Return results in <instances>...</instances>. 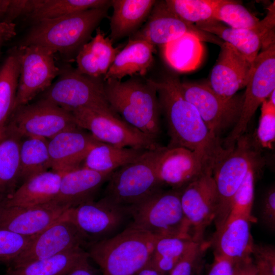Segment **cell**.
<instances>
[{
	"instance_id": "cell-3",
	"label": "cell",
	"mask_w": 275,
	"mask_h": 275,
	"mask_svg": "<svg viewBox=\"0 0 275 275\" xmlns=\"http://www.w3.org/2000/svg\"><path fill=\"white\" fill-rule=\"evenodd\" d=\"M157 238L128 225L123 231L87 247L102 275H135L150 260Z\"/></svg>"
},
{
	"instance_id": "cell-38",
	"label": "cell",
	"mask_w": 275,
	"mask_h": 275,
	"mask_svg": "<svg viewBox=\"0 0 275 275\" xmlns=\"http://www.w3.org/2000/svg\"><path fill=\"white\" fill-rule=\"evenodd\" d=\"M213 17L215 20L237 29L252 28L260 20L240 2L230 0H226L216 9Z\"/></svg>"
},
{
	"instance_id": "cell-19",
	"label": "cell",
	"mask_w": 275,
	"mask_h": 275,
	"mask_svg": "<svg viewBox=\"0 0 275 275\" xmlns=\"http://www.w3.org/2000/svg\"><path fill=\"white\" fill-rule=\"evenodd\" d=\"M210 166L197 152L181 147H162L156 166L162 185L181 189L201 176Z\"/></svg>"
},
{
	"instance_id": "cell-27",
	"label": "cell",
	"mask_w": 275,
	"mask_h": 275,
	"mask_svg": "<svg viewBox=\"0 0 275 275\" xmlns=\"http://www.w3.org/2000/svg\"><path fill=\"white\" fill-rule=\"evenodd\" d=\"M96 31L95 36L79 49L76 57V70L90 77L101 78L106 73L120 50L118 47L113 46L112 40L100 28Z\"/></svg>"
},
{
	"instance_id": "cell-49",
	"label": "cell",
	"mask_w": 275,
	"mask_h": 275,
	"mask_svg": "<svg viewBox=\"0 0 275 275\" xmlns=\"http://www.w3.org/2000/svg\"><path fill=\"white\" fill-rule=\"evenodd\" d=\"M135 275H163L160 273L153 265V264L149 261L139 271H138Z\"/></svg>"
},
{
	"instance_id": "cell-47",
	"label": "cell",
	"mask_w": 275,
	"mask_h": 275,
	"mask_svg": "<svg viewBox=\"0 0 275 275\" xmlns=\"http://www.w3.org/2000/svg\"><path fill=\"white\" fill-rule=\"evenodd\" d=\"M257 272L253 257L235 264L234 275H257Z\"/></svg>"
},
{
	"instance_id": "cell-36",
	"label": "cell",
	"mask_w": 275,
	"mask_h": 275,
	"mask_svg": "<svg viewBox=\"0 0 275 275\" xmlns=\"http://www.w3.org/2000/svg\"><path fill=\"white\" fill-rule=\"evenodd\" d=\"M226 0H167L169 9L180 18L190 23L215 20L216 9Z\"/></svg>"
},
{
	"instance_id": "cell-2",
	"label": "cell",
	"mask_w": 275,
	"mask_h": 275,
	"mask_svg": "<svg viewBox=\"0 0 275 275\" xmlns=\"http://www.w3.org/2000/svg\"><path fill=\"white\" fill-rule=\"evenodd\" d=\"M104 87L112 109L130 125L157 141L161 132V109L151 80H108L104 81Z\"/></svg>"
},
{
	"instance_id": "cell-22",
	"label": "cell",
	"mask_w": 275,
	"mask_h": 275,
	"mask_svg": "<svg viewBox=\"0 0 275 275\" xmlns=\"http://www.w3.org/2000/svg\"><path fill=\"white\" fill-rule=\"evenodd\" d=\"M99 142L80 128L58 133L48 140L51 170L64 174L81 167L89 151Z\"/></svg>"
},
{
	"instance_id": "cell-13",
	"label": "cell",
	"mask_w": 275,
	"mask_h": 275,
	"mask_svg": "<svg viewBox=\"0 0 275 275\" xmlns=\"http://www.w3.org/2000/svg\"><path fill=\"white\" fill-rule=\"evenodd\" d=\"M17 52L19 75L13 111L46 91L61 71L56 64L54 53L45 47L20 46Z\"/></svg>"
},
{
	"instance_id": "cell-40",
	"label": "cell",
	"mask_w": 275,
	"mask_h": 275,
	"mask_svg": "<svg viewBox=\"0 0 275 275\" xmlns=\"http://www.w3.org/2000/svg\"><path fill=\"white\" fill-rule=\"evenodd\" d=\"M198 243L200 242L189 237H167L157 238L152 256L179 261Z\"/></svg>"
},
{
	"instance_id": "cell-28",
	"label": "cell",
	"mask_w": 275,
	"mask_h": 275,
	"mask_svg": "<svg viewBox=\"0 0 275 275\" xmlns=\"http://www.w3.org/2000/svg\"><path fill=\"white\" fill-rule=\"evenodd\" d=\"M156 1L113 0L109 38L113 41L133 33L150 15Z\"/></svg>"
},
{
	"instance_id": "cell-46",
	"label": "cell",
	"mask_w": 275,
	"mask_h": 275,
	"mask_svg": "<svg viewBox=\"0 0 275 275\" xmlns=\"http://www.w3.org/2000/svg\"><path fill=\"white\" fill-rule=\"evenodd\" d=\"M64 275H97L89 262L88 253L81 258Z\"/></svg>"
},
{
	"instance_id": "cell-6",
	"label": "cell",
	"mask_w": 275,
	"mask_h": 275,
	"mask_svg": "<svg viewBox=\"0 0 275 275\" xmlns=\"http://www.w3.org/2000/svg\"><path fill=\"white\" fill-rule=\"evenodd\" d=\"M262 161L260 149L253 136L244 134L214 167L212 176L218 197L215 233L224 225L234 196L245 176L253 168L262 166Z\"/></svg>"
},
{
	"instance_id": "cell-18",
	"label": "cell",
	"mask_w": 275,
	"mask_h": 275,
	"mask_svg": "<svg viewBox=\"0 0 275 275\" xmlns=\"http://www.w3.org/2000/svg\"><path fill=\"white\" fill-rule=\"evenodd\" d=\"M187 34L196 36L203 42L220 46L224 42L216 36L180 18L169 9L165 1H156L147 23L133 37L144 39L154 46H162Z\"/></svg>"
},
{
	"instance_id": "cell-16",
	"label": "cell",
	"mask_w": 275,
	"mask_h": 275,
	"mask_svg": "<svg viewBox=\"0 0 275 275\" xmlns=\"http://www.w3.org/2000/svg\"><path fill=\"white\" fill-rule=\"evenodd\" d=\"M88 246L82 234L64 215L35 235L25 250L10 263V266H20L71 250L87 248Z\"/></svg>"
},
{
	"instance_id": "cell-42",
	"label": "cell",
	"mask_w": 275,
	"mask_h": 275,
	"mask_svg": "<svg viewBox=\"0 0 275 275\" xmlns=\"http://www.w3.org/2000/svg\"><path fill=\"white\" fill-rule=\"evenodd\" d=\"M210 242L198 243L179 261L168 275H194Z\"/></svg>"
},
{
	"instance_id": "cell-10",
	"label": "cell",
	"mask_w": 275,
	"mask_h": 275,
	"mask_svg": "<svg viewBox=\"0 0 275 275\" xmlns=\"http://www.w3.org/2000/svg\"><path fill=\"white\" fill-rule=\"evenodd\" d=\"M59 75L56 81L42 93L41 99L70 113L84 108H111L106 99L103 79L71 68L61 70Z\"/></svg>"
},
{
	"instance_id": "cell-37",
	"label": "cell",
	"mask_w": 275,
	"mask_h": 275,
	"mask_svg": "<svg viewBox=\"0 0 275 275\" xmlns=\"http://www.w3.org/2000/svg\"><path fill=\"white\" fill-rule=\"evenodd\" d=\"M260 167L258 166L253 168L245 176L234 196L225 224L237 218H245L251 223L257 222V219L252 215V210L254 199L255 178Z\"/></svg>"
},
{
	"instance_id": "cell-35",
	"label": "cell",
	"mask_w": 275,
	"mask_h": 275,
	"mask_svg": "<svg viewBox=\"0 0 275 275\" xmlns=\"http://www.w3.org/2000/svg\"><path fill=\"white\" fill-rule=\"evenodd\" d=\"M24 138L19 149L21 184L33 175L51 170L48 140Z\"/></svg>"
},
{
	"instance_id": "cell-45",
	"label": "cell",
	"mask_w": 275,
	"mask_h": 275,
	"mask_svg": "<svg viewBox=\"0 0 275 275\" xmlns=\"http://www.w3.org/2000/svg\"><path fill=\"white\" fill-rule=\"evenodd\" d=\"M235 264L230 260L214 254L213 262L206 275H234Z\"/></svg>"
},
{
	"instance_id": "cell-26",
	"label": "cell",
	"mask_w": 275,
	"mask_h": 275,
	"mask_svg": "<svg viewBox=\"0 0 275 275\" xmlns=\"http://www.w3.org/2000/svg\"><path fill=\"white\" fill-rule=\"evenodd\" d=\"M63 174L50 170L31 176L6 199L4 206H33L51 202L57 196Z\"/></svg>"
},
{
	"instance_id": "cell-29",
	"label": "cell",
	"mask_w": 275,
	"mask_h": 275,
	"mask_svg": "<svg viewBox=\"0 0 275 275\" xmlns=\"http://www.w3.org/2000/svg\"><path fill=\"white\" fill-rule=\"evenodd\" d=\"M22 139L7 127L0 137V203L21 184L19 149Z\"/></svg>"
},
{
	"instance_id": "cell-41",
	"label": "cell",
	"mask_w": 275,
	"mask_h": 275,
	"mask_svg": "<svg viewBox=\"0 0 275 275\" xmlns=\"http://www.w3.org/2000/svg\"><path fill=\"white\" fill-rule=\"evenodd\" d=\"M34 236L0 229V261L10 263L25 250Z\"/></svg>"
},
{
	"instance_id": "cell-52",
	"label": "cell",
	"mask_w": 275,
	"mask_h": 275,
	"mask_svg": "<svg viewBox=\"0 0 275 275\" xmlns=\"http://www.w3.org/2000/svg\"><path fill=\"white\" fill-rule=\"evenodd\" d=\"M5 40L2 37H0V46L2 42H3Z\"/></svg>"
},
{
	"instance_id": "cell-20",
	"label": "cell",
	"mask_w": 275,
	"mask_h": 275,
	"mask_svg": "<svg viewBox=\"0 0 275 275\" xmlns=\"http://www.w3.org/2000/svg\"><path fill=\"white\" fill-rule=\"evenodd\" d=\"M67 210L52 202L33 206L0 205V229L34 236L60 219Z\"/></svg>"
},
{
	"instance_id": "cell-23",
	"label": "cell",
	"mask_w": 275,
	"mask_h": 275,
	"mask_svg": "<svg viewBox=\"0 0 275 275\" xmlns=\"http://www.w3.org/2000/svg\"><path fill=\"white\" fill-rule=\"evenodd\" d=\"M112 173H100L81 167L63 174L58 193L51 202L67 209L94 200Z\"/></svg>"
},
{
	"instance_id": "cell-15",
	"label": "cell",
	"mask_w": 275,
	"mask_h": 275,
	"mask_svg": "<svg viewBox=\"0 0 275 275\" xmlns=\"http://www.w3.org/2000/svg\"><path fill=\"white\" fill-rule=\"evenodd\" d=\"M212 171L206 170L181 189L182 208L190 225L191 236L197 242L204 241L205 229L217 214L218 197Z\"/></svg>"
},
{
	"instance_id": "cell-34",
	"label": "cell",
	"mask_w": 275,
	"mask_h": 275,
	"mask_svg": "<svg viewBox=\"0 0 275 275\" xmlns=\"http://www.w3.org/2000/svg\"><path fill=\"white\" fill-rule=\"evenodd\" d=\"M19 75L17 52L9 56L0 68V137L13 112Z\"/></svg>"
},
{
	"instance_id": "cell-31",
	"label": "cell",
	"mask_w": 275,
	"mask_h": 275,
	"mask_svg": "<svg viewBox=\"0 0 275 275\" xmlns=\"http://www.w3.org/2000/svg\"><path fill=\"white\" fill-rule=\"evenodd\" d=\"M146 150L118 147L100 142L89 151L81 167L100 173H112L134 161Z\"/></svg>"
},
{
	"instance_id": "cell-32",
	"label": "cell",
	"mask_w": 275,
	"mask_h": 275,
	"mask_svg": "<svg viewBox=\"0 0 275 275\" xmlns=\"http://www.w3.org/2000/svg\"><path fill=\"white\" fill-rule=\"evenodd\" d=\"M108 0L30 1L26 14L35 23L81 12L92 9L111 6Z\"/></svg>"
},
{
	"instance_id": "cell-17",
	"label": "cell",
	"mask_w": 275,
	"mask_h": 275,
	"mask_svg": "<svg viewBox=\"0 0 275 275\" xmlns=\"http://www.w3.org/2000/svg\"><path fill=\"white\" fill-rule=\"evenodd\" d=\"M195 25L230 44L252 63L262 47L265 48L274 43V3L268 7L266 16L251 28L233 29L224 26L216 20L197 23Z\"/></svg>"
},
{
	"instance_id": "cell-14",
	"label": "cell",
	"mask_w": 275,
	"mask_h": 275,
	"mask_svg": "<svg viewBox=\"0 0 275 275\" xmlns=\"http://www.w3.org/2000/svg\"><path fill=\"white\" fill-rule=\"evenodd\" d=\"M64 215L78 229L88 245L115 235L127 219H130L128 209L101 198L69 208Z\"/></svg>"
},
{
	"instance_id": "cell-48",
	"label": "cell",
	"mask_w": 275,
	"mask_h": 275,
	"mask_svg": "<svg viewBox=\"0 0 275 275\" xmlns=\"http://www.w3.org/2000/svg\"><path fill=\"white\" fill-rule=\"evenodd\" d=\"M16 34V26L14 23L0 21V37L5 41L11 39Z\"/></svg>"
},
{
	"instance_id": "cell-39",
	"label": "cell",
	"mask_w": 275,
	"mask_h": 275,
	"mask_svg": "<svg viewBox=\"0 0 275 275\" xmlns=\"http://www.w3.org/2000/svg\"><path fill=\"white\" fill-rule=\"evenodd\" d=\"M261 105L258 126L253 138L260 149H271L275 142V104L267 98Z\"/></svg>"
},
{
	"instance_id": "cell-21",
	"label": "cell",
	"mask_w": 275,
	"mask_h": 275,
	"mask_svg": "<svg viewBox=\"0 0 275 275\" xmlns=\"http://www.w3.org/2000/svg\"><path fill=\"white\" fill-rule=\"evenodd\" d=\"M208 83L217 94L226 98L245 88L252 63L230 44L223 42Z\"/></svg>"
},
{
	"instance_id": "cell-1",
	"label": "cell",
	"mask_w": 275,
	"mask_h": 275,
	"mask_svg": "<svg viewBox=\"0 0 275 275\" xmlns=\"http://www.w3.org/2000/svg\"><path fill=\"white\" fill-rule=\"evenodd\" d=\"M150 80L168 124L170 140L167 147L195 151L214 168L229 150L211 133L196 108L183 96L179 80L171 77L161 81Z\"/></svg>"
},
{
	"instance_id": "cell-44",
	"label": "cell",
	"mask_w": 275,
	"mask_h": 275,
	"mask_svg": "<svg viewBox=\"0 0 275 275\" xmlns=\"http://www.w3.org/2000/svg\"><path fill=\"white\" fill-rule=\"evenodd\" d=\"M260 217L263 225L271 231L275 229V188L271 186L263 199Z\"/></svg>"
},
{
	"instance_id": "cell-5",
	"label": "cell",
	"mask_w": 275,
	"mask_h": 275,
	"mask_svg": "<svg viewBox=\"0 0 275 275\" xmlns=\"http://www.w3.org/2000/svg\"><path fill=\"white\" fill-rule=\"evenodd\" d=\"M162 147L147 150L134 161L113 172L101 198L115 206L128 209L162 188L156 172Z\"/></svg>"
},
{
	"instance_id": "cell-33",
	"label": "cell",
	"mask_w": 275,
	"mask_h": 275,
	"mask_svg": "<svg viewBox=\"0 0 275 275\" xmlns=\"http://www.w3.org/2000/svg\"><path fill=\"white\" fill-rule=\"evenodd\" d=\"M87 253L82 248L71 250L20 266H9L3 275H64Z\"/></svg>"
},
{
	"instance_id": "cell-43",
	"label": "cell",
	"mask_w": 275,
	"mask_h": 275,
	"mask_svg": "<svg viewBox=\"0 0 275 275\" xmlns=\"http://www.w3.org/2000/svg\"><path fill=\"white\" fill-rule=\"evenodd\" d=\"M253 260L257 267V275H275V249L271 245L254 244Z\"/></svg>"
},
{
	"instance_id": "cell-4",
	"label": "cell",
	"mask_w": 275,
	"mask_h": 275,
	"mask_svg": "<svg viewBox=\"0 0 275 275\" xmlns=\"http://www.w3.org/2000/svg\"><path fill=\"white\" fill-rule=\"evenodd\" d=\"M110 6L92 9L61 17L35 23L21 46L36 45L54 53H68L78 50L105 18Z\"/></svg>"
},
{
	"instance_id": "cell-50",
	"label": "cell",
	"mask_w": 275,
	"mask_h": 275,
	"mask_svg": "<svg viewBox=\"0 0 275 275\" xmlns=\"http://www.w3.org/2000/svg\"><path fill=\"white\" fill-rule=\"evenodd\" d=\"M11 0H0V17L8 14Z\"/></svg>"
},
{
	"instance_id": "cell-7",
	"label": "cell",
	"mask_w": 275,
	"mask_h": 275,
	"mask_svg": "<svg viewBox=\"0 0 275 275\" xmlns=\"http://www.w3.org/2000/svg\"><path fill=\"white\" fill-rule=\"evenodd\" d=\"M180 195L181 189L162 188L156 191L128 209L131 219L129 225L157 238L193 239L190 225L182 208Z\"/></svg>"
},
{
	"instance_id": "cell-24",
	"label": "cell",
	"mask_w": 275,
	"mask_h": 275,
	"mask_svg": "<svg viewBox=\"0 0 275 275\" xmlns=\"http://www.w3.org/2000/svg\"><path fill=\"white\" fill-rule=\"evenodd\" d=\"M251 223L245 218H237L225 224L220 231L214 233L210 242L214 248V254L234 263L252 258L254 243Z\"/></svg>"
},
{
	"instance_id": "cell-11",
	"label": "cell",
	"mask_w": 275,
	"mask_h": 275,
	"mask_svg": "<svg viewBox=\"0 0 275 275\" xmlns=\"http://www.w3.org/2000/svg\"><path fill=\"white\" fill-rule=\"evenodd\" d=\"M7 127L22 138L47 140L62 131L80 128L71 113L42 99L14 110Z\"/></svg>"
},
{
	"instance_id": "cell-8",
	"label": "cell",
	"mask_w": 275,
	"mask_h": 275,
	"mask_svg": "<svg viewBox=\"0 0 275 275\" xmlns=\"http://www.w3.org/2000/svg\"><path fill=\"white\" fill-rule=\"evenodd\" d=\"M77 126L99 142L121 148L152 150L156 140L124 121L111 108H84L71 113Z\"/></svg>"
},
{
	"instance_id": "cell-12",
	"label": "cell",
	"mask_w": 275,
	"mask_h": 275,
	"mask_svg": "<svg viewBox=\"0 0 275 275\" xmlns=\"http://www.w3.org/2000/svg\"><path fill=\"white\" fill-rule=\"evenodd\" d=\"M185 98L198 111L211 133L216 138L234 126L240 117L243 96L226 98L215 93L208 84L179 82Z\"/></svg>"
},
{
	"instance_id": "cell-30",
	"label": "cell",
	"mask_w": 275,
	"mask_h": 275,
	"mask_svg": "<svg viewBox=\"0 0 275 275\" xmlns=\"http://www.w3.org/2000/svg\"><path fill=\"white\" fill-rule=\"evenodd\" d=\"M163 57L167 64L179 72L197 69L204 54L203 42L196 36L187 34L162 46Z\"/></svg>"
},
{
	"instance_id": "cell-51",
	"label": "cell",
	"mask_w": 275,
	"mask_h": 275,
	"mask_svg": "<svg viewBox=\"0 0 275 275\" xmlns=\"http://www.w3.org/2000/svg\"><path fill=\"white\" fill-rule=\"evenodd\" d=\"M268 99L273 104H275V90L269 95Z\"/></svg>"
},
{
	"instance_id": "cell-25",
	"label": "cell",
	"mask_w": 275,
	"mask_h": 275,
	"mask_svg": "<svg viewBox=\"0 0 275 275\" xmlns=\"http://www.w3.org/2000/svg\"><path fill=\"white\" fill-rule=\"evenodd\" d=\"M155 46L140 38L132 37L117 54L104 81L119 80L126 76H144L153 63Z\"/></svg>"
},
{
	"instance_id": "cell-9",
	"label": "cell",
	"mask_w": 275,
	"mask_h": 275,
	"mask_svg": "<svg viewBox=\"0 0 275 275\" xmlns=\"http://www.w3.org/2000/svg\"><path fill=\"white\" fill-rule=\"evenodd\" d=\"M245 88L238 121L222 144L226 149L232 148L244 134L258 107L275 90L274 43L264 48L252 62Z\"/></svg>"
}]
</instances>
